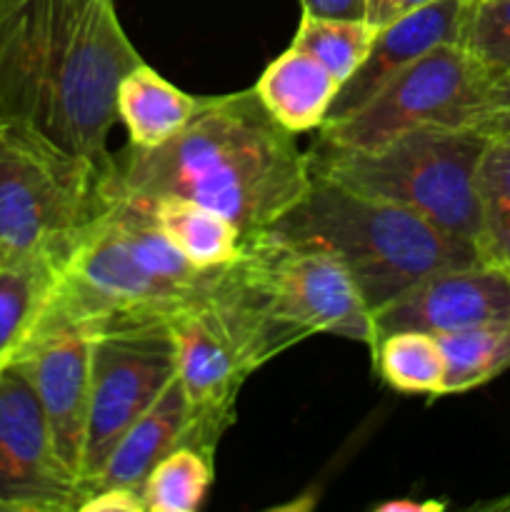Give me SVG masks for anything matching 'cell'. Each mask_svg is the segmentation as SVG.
Listing matches in <instances>:
<instances>
[{
	"label": "cell",
	"instance_id": "obj_15",
	"mask_svg": "<svg viewBox=\"0 0 510 512\" xmlns=\"http://www.w3.org/2000/svg\"><path fill=\"white\" fill-rule=\"evenodd\" d=\"M253 90L275 123L300 135L323 128L340 93V80L318 60L290 45L263 70Z\"/></svg>",
	"mask_w": 510,
	"mask_h": 512
},
{
	"label": "cell",
	"instance_id": "obj_8",
	"mask_svg": "<svg viewBox=\"0 0 510 512\" xmlns=\"http://www.w3.org/2000/svg\"><path fill=\"white\" fill-rule=\"evenodd\" d=\"M240 263L275 323L298 340L325 333L375 345L373 313L350 270L328 248L263 233L245 240Z\"/></svg>",
	"mask_w": 510,
	"mask_h": 512
},
{
	"label": "cell",
	"instance_id": "obj_21",
	"mask_svg": "<svg viewBox=\"0 0 510 512\" xmlns=\"http://www.w3.org/2000/svg\"><path fill=\"white\" fill-rule=\"evenodd\" d=\"M478 203L480 258L510 270V133L488 138L478 165Z\"/></svg>",
	"mask_w": 510,
	"mask_h": 512
},
{
	"label": "cell",
	"instance_id": "obj_19",
	"mask_svg": "<svg viewBox=\"0 0 510 512\" xmlns=\"http://www.w3.org/2000/svg\"><path fill=\"white\" fill-rule=\"evenodd\" d=\"M443 353V395L480 388L510 368V318L435 335Z\"/></svg>",
	"mask_w": 510,
	"mask_h": 512
},
{
	"label": "cell",
	"instance_id": "obj_4",
	"mask_svg": "<svg viewBox=\"0 0 510 512\" xmlns=\"http://www.w3.org/2000/svg\"><path fill=\"white\" fill-rule=\"evenodd\" d=\"M268 235L285 243L323 245L338 255L370 313L428 275L483 260L473 243L455 238L425 215L353 193L318 175L305 198Z\"/></svg>",
	"mask_w": 510,
	"mask_h": 512
},
{
	"label": "cell",
	"instance_id": "obj_28",
	"mask_svg": "<svg viewBox=\"0 0 510 512\" xmlns=\"http://www.w3.org/2000/svg\"><path fill=\"white\" fill-rule=\"evenodd\" d=\"M303 13L330 18H363L365 0H300Z\"/></svg>",
	"mask_w": 510,
	"mask_h": 512
},
{
	"label": "cell",
	"instance_id": "obj_3",
	"mask_svg": "<svg viewBox=\"0 0 510 512\" xmlns=\"http://www.w3.org/2000/svg\"><path fill=\"white\" fill-rule=\"evenodd\" d=\"M105 195L108 203L80 235L40 320L80 325L95 335L168 323L210 295L223 265L195 268L165 238L148 205L108 188Z\"/></svg>",
	"mask_w": 510,
	"mask_h": 512
},
{
	"label": "cell",
	"instance_id": "obj_16",
	"mask_svg": "<svg viewBox=\"0 0 510 512\" xmlns=\"http://www.w3.org/2000/svg\"><path fill=\"white\" fill-rule=\"evenodd\" d=\"M63 263L50 255L0 253V368L13 363L58 288Z\"/></svg>",
	"mask_w": 510,
	"mask_h": 512
},
{
	"label": "cell",
	"instance_id": "obj_31",
	"mask_svg": "<svg viewBox=\"0 0 510 512\" xmlns=\"http://www.w3.org/2000/svg\"><path fill=\"white\" fill-rule=\"evenodd\" d=\"M5 3H10V0H0V8H3V5H5Z\"/></svg>",
	"mask_w": 510,
	"mask_h": 512
},
{
	"label": "cell",
	"instance_id": "obj_1",
	"mask_svg": "<svg viewBox=\"0 0 510 512\" xmlns=\"http://www.w3.org/2000/svg\"><path fill=\"white\" fill-rule=\"evenodd\" d=\"M138 63L115 0H10L0 8V120L108 173L120 80Z\"/></svg>",
	"mask_w": 510,
	"mask_h": 512
},
{
	"label": "cell",
	"instance_id": "obj_5",
	"mask_svg": "<svg viewBox=\"0 0 510 512\" xmlns=\"http://www.w3.org/2000/svg\"><path fill=\"white\" fill-rule=\"evenodd\" d=\"M485 145L488 135L475 130L423 128L373 150L315 143L310 168L353 193L415 210L478 248V165Z\"/></svg>",
	"mask_w": 510,
	"mask_h": 512
},
{
	"label": "cell",
	"instance_id": "obj_14",
	"mask_svg": "<svg viewBox=\"0 0 510 512\" xmlns=\"http://www.w3.org/2000/svg\"><path fill=\"white\" fill-rule=\"evenodd\" d=\"M183 445L190 448V410L183 385L175 378L163 390V395L120 438L100 473L85 490V498L93 490L115 488V485L133 488L140 493L150 470L165 455L173 453L175 448H183Z\"/></svg>",
	"mask_w": 510,
	"mask_h": 512
},
{
	"label": "cell",
	"instance_id": "obj_32",
	"mask_svg": "<svg viewBox=\"0 0 510 512\" xmlns=\"http://www.w3.org/2000/svg\"><path fill=\"white\" fill-rule=\"evenodd\" d=\"M0 253H3V248H0Z\"/></svg>",
	"mask_w": 510,
	"mask_h": 512
},
{
	"label": "cell",
	"instance_id": "obj_12",
	"mask_svg": "<svg viewBox=\"0 0 510 512\" xmlns=\"http://www.w3.org/2000/svg\"><path fill=\"white\" fill-rule=\"evenodd\" d=\"M510 318V270L495 263L460 265L428 275L373 313L375 340L398 330L443 335Z\"/></svg>",
	"mask_w": 510,
	"mask_h": 512
},
{
	"label": "cell",
	"instance_id": "obj_2",
	"mask_svg": "<svg viewBox=\"0 0 510 512\" xmlns=\"http://www.w3.org/2000/svg\"><path fill=\"white\" fill-rule=\"evenodd\" d=\"M135 200L165 195L223 213L243 243L268 233L313 183L310 153L273 120L255 90L203 95L190 123L158 148L128 145L103 178Z\"/></svg>",
	"mask_w": 510,
	"mask_h": 512
},
{
	"label": "cell",
	"instance_id": "obj_26",
	"mask_svg": "<svg viewBox=\"0 0 510 512\" xmlns=\"http://www.w3.org/2000/svg\"><path fill=\"white\" fill-rule=\"evenodd\" d=\"M78 512H145L143 493L133 488H100L80 503Z\"/></svg>",
	"mask_w": 510,
	"mask_h": 512
},
{
	"label": "cell",
	"instance_id": "obj_9",
	"mask_svg": "<svg viewBox=\"0 0 510 512\" xmlns=\"http://www.w3.org/2000/svg\"><path fill=\"white\" fill-rule=\"evenodd\" d=\"M175 378V345L168 323L108 328L93 335L88 428L78 470L83 500L120 438Z\"/></svg>",
	"mask_w": 510,
	"mask_h": 512
},
{
	"label": "cell",
	"instance_id": "obj_6",
	"mask_svg": "<svg viewBox=\"0 0 510 512\" xmlns=\"http://www.w3.org/2000/svg\"><path fill=\"white\" fill-rule=\"evenodd\" d=\"M105 175L33 130L0 120V248L68 263L108 203Z\"/></svg>",
	"mask_w": 510,
	"mask_h": 512
},
{
	"label": "cell",
	"instance_id": "obj_23",
	"mask_svg": "<svg viewBox=\"0 0 510 512\" xmlns=\"http://www.w3.org/2000/svg\"><path fill=\"white\" fill-rule=\"evenodd\" d=\"M215 458L200 450L175 448L165 455L143 483L145 512H195L213 485Z\"/></svg>",
	"mask_w": 510,
	"mask_h": 512
},
{
	"label": "cell",
	"instance_id": "obj_24",
	"mask_svg": "<svg viewBox=\"0 0 510 512\" xmlns=\"http://www.w3.org/2000/svg\"><path fill=\"white\" fill-rule=\"evenodd\" d=\"M460 45L493 80L510 75V0H473Z\"/></svg>",
	"mask_w": 510,
	"mask_h": 512
},
{
	"label": "cell",
	"instance_id": "obj_20",
	"mask_svg": "<svg viewBox=\"0 0 510 512\" xmlns=\"http://www.w3.org/2000/svg\"><path fill=\"white\" fill-rule=\"evenodd\" d=\"M373 363L380 378L398 393L443 395L445 363L438 338L420 330H398L380 335L373 348Z\"/></svg>",
	"mask_w": 510,
	"mask_h": 512
},
{
	"label": "cell",
	"instance_id": "obj_30",
	"mask_svg": "<svg viewBox=\"0 0 510 512\" xmlns=\"http://www.w3.org/2000/svg\"><path fill=\"white\" fill-rule=\"evenodd\" d=\"M0 512H13V510H10L8 503H3V500H0Z\"/></svg>",
	"mask_w": 510,
	"mask_h": 512
},
{
	"label": "cell",
	"instance_id": "obj_22",
	"mask_svg": "<svg viewBox=\"0 0 510 512\" xmlns=\"http://www.w3.org/2000/svg\"><path fill=\"white\" fill-rule=\"evenodd\" d=\"M375 28L365 18H330L303 13L293 43L318 60L340 85L365 63L373 45Z\"/></svg>",
	"mask_w": 510,
	"mask_h": 512
},
{
	"label": "cell",
	"instance_id": "obj_11",
	"mask_svg": "<svg viewBox=\"0 0 510 512\" xmlns=\"http://www.w3.org/2000/svg\"><path fill=\"white\" fill-rule=\"evenodd\" d=\"M90 340L80 325L40 320L35 333L10 365H18L33 385L55 450L78 478L90 403Z\"/></svg>",
	"mask_w": 510,
	"mask_h": 512
},
{
	"label": "cell",
	"instance_id": "obj_17",
	"mask_svg": "<svg viewBox=\"0 0 510 512\" xmlns=\"http://www.w3.org/2000/svg\"><path fill=\"white\" fill-rule=\"evenodd\" d=\"M200 98L180 90L148 63H138L118 88V120L135 148H158L180 133L198 110Z\"/></svg>",
	"mask_w": 510,
	"mask_h": 512
},
{
	"label": "cell",
	"instance_id": "obj_25",
	"mask_svg": "<svg viewBox=\"0 0 510 512\" xmlns=\"http://www.w3.org/2000/svg\"><path fill=\"white\" fill-rule=\"evenodd\" d=\"M475 133L483 135H503L510 133V75H503L493 83L490 100L485 105V113L480 115Z\"/></svg>",
	"mask_w": 510,
	"mask_h": 512
},
{
	"label": "cell",
	"instance_id": "obj_7",
	"mask_svg": "<svg viewBox=\"0 0 510 512\" xmlns=\"http://www.w3.org/2000/svg\"><path fill=\"white\" fill-rule=\"evenodd\" d=\"M493 83L463 45H440L388 80L358 110L323 125L318 143L373 150L423 128L475 130Z\"/></svg>",
	"mask_w": 510,
	"mask_h": 512
},
{
	"label": "cell",
	"instance_id": "obj_13",
	"mask_svg": "<svg viewBox=\"0 0 510 512\" xmlns=\"http://www.w3.org/2000/svg\"><path fill=\"white\" fill-rule=\"evenodd\" d=\"M473 0H430L423 8L375 30L365 63L340 85L325 125L345 118L373 98L388 80L440 45H460Z\"/></svg>",
	"mask_w": 510,
	"mask_h": 512
},
{
	"label": "cell",
	"instance_id": "obj_10",
	"mask_svg": "<svg viewBox=\"0 0 510 512\" xmlns=\"http://www.w3.org/2000/svg\"><path fill=\"white\" fill-rule=\"evenodd\" d=\"M0 500L13 512H78L83 490L55 450L33 385L0 368Z\"/></svg>",
	"mask_w": 510,
	"mask_h": 512
},
{
	"label": "cell",
	"instance_id": "obj_29",
	"mask_svg": "<svg viewBox=\"0 0 510 512\" xmlns=\"http://www.w3.org/2000/svg\"><path fill=\"white\" fill-rule=\"evenodd\" d=\"M445 505L438 503V500H388V503L375 505V512H438L443 510Z\"/></svg>",
	"mask_w": 510,
	"mask_h": 512
},
{
	"label": "cell",
	"instance_id": "obj_18",
	"mask_svg": "<svg viewBox=\"0 0 510 512\" xmlns=\"http://www.w3.org/2000/svg\"><path fill=\"white\" fill-rule=\"evenodd\" d=\"M140 203L148 205L165 238L195 268H220L243 255V235L218 210L178 195Z\"/></svg>",
	"mask_w": 510,
	"mask_h": 512
},
{
	"label": "cell",
	"instance_id": "obj_27",
	"mask_svg": "<svg viewBox=\"0 0 510 512\" xmlns=\"http://www.w3.org/2000/svg\"><path fill=\"white\" fill-rule=\"evenodd\" d=\"M430 0H365L363 18L373 25L375 30L383 25L393 23V20L403 18V15L413 13V10L423 8Z\"/></svg>",
	"mask_w": 510,
	"mask_h": 512
}]
</instances>
